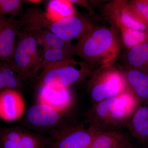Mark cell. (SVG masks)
I'll use <instances>...</instances> for the list:
<instances>
[{"label": "cell", "mask_w": 148, "mask_h": 148, "mask_svg": "<svg viewBox=\"0 0 148 148\" xmlns=\"http://www.w3.org/2000/svg\"><path fill=\"white\" fill-rule=\"evenodd\" d=\"M24 1L21 0H0V16L9 14L14 18L20 14Z\"/></svg>", "instance_id": "obj_22"}, {"label": "cell", "mask_w": 148, "mask_h": 148, "mask_svg": "<svg viewBox=\"0 0 148 148\" xmlns=\"http://www.w3.org/2000/svg\"><path fill=\"white\" fill-rule=\"evenodd\" d=\"M126 125L139 143H147L148 141V106L138 105Z\"/></svg>", "instance_id": "obj_12"}, {"label": "cell", "mask_w": 148, "mask_h": 148, "mask_svg": "<svg viewBox=\"0 0 148 148\" xmlns=\"http://www.w3.org/2000/svg\"><path fill=\"white\" fill-rule=\"evenodd\" d=\"M34 23L36 29L48 30L67 42L76 39H80L92 29L85 20L76 15L52 21L48 19L45 12L41 10L37 14Z\"/></svg>", "instance_id": "obj_4"}, {"label": "cell", "mask_w": 148, "mask_h": 148, "mask_svg": "<svg viewBox=\"0 0 148 148\" xmlns=\"http://www.w3.org/2000/svg\"><path fill=\"white\" fill-rule=\"evenodd\" d=\"M123 38L125 45L132 48L143 43L146 38L145 32L121 28Z\"/></svg>", "instance_id": "obj_21"}, {"label": "cell", "mask_w": 148, "mask_h": 148, "mask_svg": "<svg viewBox=\"0 0 148 148\" xmlns=\"http://www.w3.org/2000/svg\"><path fill=\"white\" fill-rule=\"evenodd\" d=\"M138 101L130 91L95 104L91 111L93 125L116 127L126 125L138 106Z\"/></svg>", "instance_id": "obj_2"}, {"label": "cell", "mask_w": 148, "mask_h": 148, "mask_svg": "<svg viewBox=\"0 0 148 148\" xmlns=\"http://www.w3.org/2000/svg\"><path fill=\"white\" fill-rule=\"evenodd\" d=\"M18 144V146L21 148H42V142L39 138L25 132Z\"/></svg>", "instance_id": "obj_23"}, {"label": "cell", "mask_w": 148, "mask_h": 148, "mask_svg": "<svg viewBox=\"0 0 148 148\" xmlns=\"http://www.w3.org/2000/svg\"><path fill=\"white\" fill-rule=\"evenodd\" d=\"M101 130L92 125L64 130L55 137L53 148H89L95 136Z\"/></svg>", "instance_id": "obj_7"}, {"label": "cell", "mask_w": 148, "mask_h": 148, "mask_svg": "<svg viewBox=\"0 0 148 148\" xmlns=\"http://www.w3.org/2000/svg\"><path fill=\"white\" fill-rule=\"evenodd\" d=\"M135 10L148 22V5L145 2H138L135 4Z\"/></svg>", "instance_id": "obj_25"}, {"label": "cell", "mask_w": 148, "mask_h": 148, "mask_svg": "<svg viewBox=\"0 0 148 148\" xmlns=\"http://www.w3.org/2000/svg\"><path fill=\"white\" fill-rule=\"evenodd\" d=\"M24 110V101L17 90L7 89L0 92V118L14 121L21 117Z\"/></svg>", "instance_id": "obj_10"}, {"label": "cell", "mask_w": 148, "mask_h": 148, "mask_svg": "<svg viewBox=\"0 0 148 148\" xmlns=\"http://www.w3.org/2000/svg\"><path fill=\"white\" fill-rule=\"evenodd\" d=\"M127 61L130 66L140 68L148 62V43H143L130 48Z\"/></svg>", "instance_id": "obj_19"}, {"label": "cell", "mask_w": 148, "mask_h": 148, "mask_svg": "<svg viewBox=\"0 0 148 148\" xmlns=\"http://www.w3.org/2000/svg\"><path fill=\"white\" fill-rule=\"evenodd\" d=\"M119 40L112 28L101 27L91 29L75 45V54L93 64L106 66L116 57Z\"/></svg>", "instance_id": "obj_1"}, {"label": "cell", "mask_w": 148, "mask_h": 148, "mask_svg": "<svg viewBox=\"0 0 148 148\" xmlns=\"http://www.w3.org/2000/svg\"><path fill=\"white\" fill-rule=\"evenodd\" d=\"M0 144L1 148H16L18 146V143L3 138H0Z\"/></svg>", "instance_id": "obj_26"}, {"label": "cell", "mask_w": 148, "mask_h": 148, "mask_svg": "<svg viewBox=\"0 0 148 148\" xmlns=\"http://www.w3.org/2000/svg\"><path fill=\"white\" fill-rule=\"evenodd\" d=\"M22 80L8 63H0V92L7 89L17 90Z\"/></svg>", "instance_id": "obj_16"}, {"label": "cell", "mask_w": 148, "mask_h": 148, "mask_svg": "<svg viewBox=\"0 0 148 148\" xmlns=\"http://www.w3.org/2000/svg\"><path fill=\"white\" fill-rule=\"evenodd\" d=\"M121 28L134 29L145 32L147 29L145 24L135 18L127 9L122 10L119 18Z\"/></svg>", "instance_id": "obj_20"}, {"label": "cell", "mask_w": 148, "mask_h": 148, "mask_svg": "<svg viewBox=\"0 0 148 148\" xmlns=\"http://www.w3.org/2000/svg\"><path fill=\"white\" fill-rule=\"evenodd\" d=\"M18 31V20L0 16V63H8L11 60Z\"/></svg>", "instance_id": "obj_8"}, {"label": "cell", "mask_w": 148, "mask_h": 148, "mask_svg": "<svg viewBox=\"0 0 148 148\" xmlns=\"http://www.w3.org/2000/svg\"><path fill=\"white\" fill-rule=\"evenodd\" d=\"M146 3H147V4L148 5V1L147 2H145Z\"/></svg>", "instance_id": "obj_30"}, {"label": "cell", "mask_w": 148, "mask_h": 148, "mask_svg": "<svg viewBox=\"0 0 148 148\" xmlns=\"http://www.w3.org/2000/svg\"><path fill=\"white\" fill-rule=\"evenodd\" d=\"M24 133L18 128H5L0 132V138L18 143Z\"/></svg>", "instance_id": "obj_24"}, {"label": "cell", "mask_w": 148, "mask_h": 148, "mask_svg": "<svg viewBox=\"0 0 148 148\" xmlns=\"http://www.w3.org/2000/svg\"><path fill=\"white\" fill-rule=\"evenodd\" d=\"M17 38L13 56L8 63L22 81H26L37 74L42 56H40L38 44L31 28L19 26Z\"/></svg>", "instance_id": "obj_3"}, {"label": "cell", "mask_w": 148, "mask_h": 148, "mask_svg": "<svg viewBox=\"0 0 148 148\" xmlns=\"http://www.w3.org/2000/svg\"><path fill=\"white\" fill-rule=\"evenodd\" d=\"M127 85L138 102H146L148 98V74L137 69L127 71L125 75Z\"/></svg>", "instance_id": "obj_13"}, {"label": "cell", "mask_w": 148, "mask_h": 148, "mask_svg": "<svg viewBox=\"0 0 148 148\" xmlns=\"http://www.w3.org/2000/svg\"><path fill=\"white\" fill-rule=\"evenodd\" d=\"M128 91L124 76L116 70H107L95 77L90 86V95L96 104Z\"/></svg>", "instance_id": "obj_6"}, {"label": "cell", "mask_w": 148, "mask_h": 148, "mask_svg": "<svg viewBox=\"0 0 148 148\" xmlns=\"http://www.w3.org/2000/svg\"><path fill=\"white\" fill-rule=\"evenodd\" d=\"M26 2H28L29 3H40L42 2V1H40V0H30V1H26Z\"/></svg>", "instance_id": "obj_28"}, {"label": "cell", "mask_w": 148, "mask_h": 148, "mask_svg": "<svg viewBox=\"0 0 148 148\" xmlns=\"http://www.w3.org/2000/svg\"><path fill=\"white\" fill-rule=\"evenodd\" d=\"M147 104H148V98H147Z\"/></svg>", "instance_id": "obj_29"}, {"label": "cell", "mask_w": 148, "mask_h": 148, "mask_svg": "<svg viewBox=\"0 0 148 148\" xmlns=\"http://www.w3.org/2000/svg\"><path fill=\"white\" fill-rule=\"evenodd\" d=\"M32 32L36 39L38 45L45 49L51 48L72 51L75 54V45L71 42H67L46 29H35Z\"/></svg>", "instance_id": "obj_14"}, {"label": "cell", "mask_w": 148, "mask_h": 148, "mask_svg": "<svg viewBox=\"0 0 148 148\" xmlns=\"http://www.w3.org/2000/svg\"><path fill=\"white\" fill-rule=\"evenodd\" d=\"M46 16L52 21L75 16L73 3L69 0H51L48 4Z\"/></svg>", "instance_id": "obj_15"}, {"label": "cell", "mask_w": 148, "mask_h": 148, "mask_svg": "<svg viewBox=\"0 0 148 148\" xmlns=\"http://www.w3.org/2000/svg\"><path fill=\"white\" fill-rule=\"evenodd\" d=\"M112 148H133L127 140L123 138L118 144Z\"/></svg>", "instance_id": "obj_27"}, {"label": "cell", "mask_w": 148, "mask_h": 148, "mask_svg": "<svg viewBox=\"0 0 148 148\" xmlns=\"http://www.w3.org/2000/svg\"><path fill=\"white\" fill-rule=\"evenodd\" d=\"M37 101L38 103L49 106L61 115L72 106L73 95L69 87L54 88L40 85Z\"/></svg>", "instance_id": "obj_9"}, {"label": "cell", "mask_w": 148, "mask_h": 148, "mask_svg": "<svg viewBox=\"0 0 148 148\" xmlns=\"http://www.w3.org/2000/svg\"><path fill=\"white\" fill-rule=\"evenodd\" d=\"M124 138L117 131H101L95 136L89 148H112Z\"/></svg>", "instance_id": "obj_17"}, {"label": "cell", "mask_w": 148, "mask_h": 148, "mask_svg": "<svg viewBox=\"0 0 148 148\" xmlns=\"http://www.w3.org/2000/svg\"><path fill=\"white\" fill-rule=\"evenodd\" d=\"M74 54V52L68 51L45 49H43L42 61L37 68V73L40 70H42L49 64L72 58V56Z\"/></svg>", "instance_id": "obj_18"}, {"label": "cell", "mask_w": 148, "mask_h": 148, "mask_svg": "<svg viewBox=\"0 0 148 148\" xmlns=\"http://www.w3.org/2000/svg\"><path fill=\"white\" fill-rule=\"evenodd\" d=\"M79 64L73 58L56 62L42 69L40 76V85L54 88H68L79 81L86 69H78L76 65Z\"/></svg>", "instance_id": "obj_5"}, {"label": "cell", "mask_w": 148, "mask_h": 148, "mask_svg": "<svg viewBox=\"0 0 148 148\" xmlns=\"http://www.w3.org/2000/svg\"><path fill=\"white\" fill-rule=\"evenodd\" d=\"M61 115L49 106L39 103L31 106L26 114L27 119L30 124L42 127L55 125L60 121Z\"/></svg>", "instance_id": "obj_11"}]
</instances>
